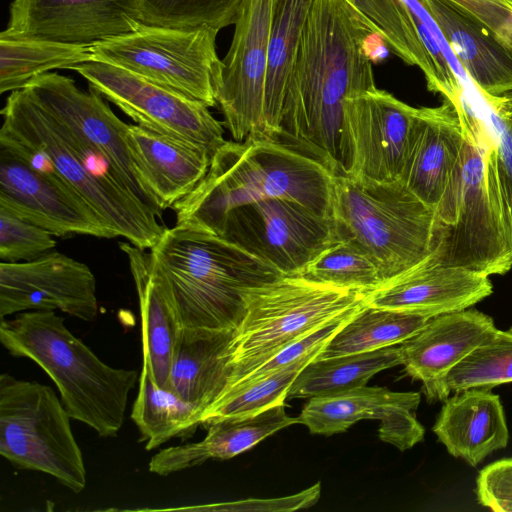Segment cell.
Instances as JSON below:
<instances>
[{"mask_svg":"<svg viewBox=\"0 0 512 512\" xmlns=\"http://www.w3.org/2000/svg\"><path fill=\"white\" fill-rule=\"evenodd\" d=\"M313 0H273L264 105V138L277 137L286 84Z\"/></svg>","mask_w":512,"mask_h":512,"instance_id":"cell-29","label":"cell"},{"mask_svg":"<svg viewBox=\"0 0 512 512\" xmlns=\"http://www.w3.org/2000/svg\"><path fill=\"white\" fill-rule=\"evenodd\" d=\"M418 108L377 87L344 103L341 175L360 181L398 180Z\"/></svg>","mask_w":512,"mask_h":512,"instance_id":"cell-14","label":"cell"},{"mask_svg":"<svg viewBox=\"0 0 512 512\" xmlns=\"http://www.w3.org/2000/svg\"><path fill=\"white\" fill-rule=\"evenodd\" d=\"M93 61L91 47L39 40L0 38V93L24 89L53 69Z\"/></svg>","mask_w":512,"mask_h":512,"instance_id":"cell-33","label":"cell"},{"mask_svg":"<svg viewBox=\"0 0 512 512\" xmlns=\"http://www.w3.org/2000/svg\"><path fill=\"white\" fill-rule=\"evenodd\" d=\"M490 108L496 142L488 148L486 165L496 186L502 219L512 243V92L484 100Z\"/></svg>","mask_w":512,"mask_h":512,"instance_id":"cell-39","label":"cell"},{"mask_svg":"<svg viewBox=\"0 0 512 512\" xmlns=\"http://www.w3.org/2000/svg\"><path fill=\"white\" fill-rule=\"evenodd\" d=\"M301 276L339 288L370 292L383 280L373 260L356 245L337 239L311 261Z\"/></svg>","mask_w":512,"mask_h":512,"instance_id":"cell-38","label":"cell"},{"mask_svg":"<svg viewBox=\"0 0 512 512\" xmlns=\"http://www.w3.org/2000/svg\"><path fill=\"white\" fill-rule=\"evenodd\" d=\"M0 150L55 175L82 195L118 236L151 249L165 231L154 210L117 176L106 158L45 110L25 89L1 110Z\"/></svg>","mask_w":512,"mask_h":512,"instance_id":"cell-2","label":"cell"},{"mask_svg":"<svg viewBox=\"0 0 512 512\" xmlns=\"http://www.w3.org/2000/svg\"><path fill=\"white\" fill-rule=\"evenodd\" d=\"M218 31L141 23L133 32L91 46L93 61L109 63L155 84L217 105L215 81L221 65Z\"/></svg>","mask_w":512,"mask_h":512,"instance_id":"cell-10","label":"cell"},{"mask_svg":"<svg viewBox=\"0 0 512 512\" xmlns=\"http://www.w3.org/2000/svg\"><path fill=\"white\" fill-rule=\"evenodd\" d=\"M141 23L139 0H13L0 38L91 47Z\"/></svg>","mask_w":512,"mask_h":512,"instance_id":"cell-16","label":"cell"},{"mask_svg":"<svg viewBox=\"0 0 512 512\" xmlns=\"http://www.w3.org/2000/svg\"><path fill=\"white\" fill-rule=\"evenodd\" d=\"M476 495L484 507L512 512V458L492 462L479 472Z\"/></svg>","mask_w":512,"mask_h":512,"instance_id":"cell-41","label":"cell"},{"mask_svg":"<svg viewBox=\"0 0 512 512\" xmlns=\"http://www.w3.org/2000/svg\"><path fill=\"white\" fill-rule=\"evenodd\" d=\"M420 401L419 392H396L365 385L309 398L298 419L311 434L325 436L344 432L363 419L378 420L379 439L405 451L421 442L425 435L416 417Z\"/></svg>","mask_w":512,"mask_h":512,"instance_id":"cell-19","label":"cell"},{"mask_svg":"<svg viewBox=\"0 0 512 512\" xmlns=\"http://www.w3.org/2000/svg\"><path fill=\"white\" fill-rule=\"evenodd\" d=\"M50 232L0 209V259L3 262L33 260L56 246Z\"/></svg>","mask_w":512,"mask_h":512,"instance_id":"cell-40","label":"cell"},{"mask_svg":"<svg viewBox=\"0 0 512 512\" xmlns=\"http://www.w3.org/2000/svg\"><path fill=\"white\" fill-rule=\"evenodd\" d=\"M377 28L346 0H313L275 140L342 174L345 101L376 88ZM382 40V39H381Z\"/></svg>","mask_w":512,"mask_h":512,"instance_id":"cell-1","label":"cell"},{"mask_svg":"<svg viewBox=\"0 0 512 512\" xmlns=\"http://www.w3.org/2000/svg\"><path fill=\"white\" fill-rule=\"evenodd\" d=\"M211 231L285 276L301 275L338 239L332 218L284 198H266L235 207Z\"/></svg>","mask_w":512,"mask_h":512,"instance_id":"cell-11","label":"cell"},{"mask_svg":"<svg viewBox=\"0 0 512 512\" xmlns=\"http://www.w3.org/2000/svg\"><path fill=\"white\" fill-rule=\"evenodd\" d=\"M510 3H512V0H508Z\"/></svg>","mask_w":512,"mask_h":512,"instance_id":"cell-43","label":"cell"},{"mask_svg":"<svg viewBox=\"0 0 512 512\" xmlns=\"http://www.w3.org/2000/svg\"><path fill=\"white\" fill-rule=\"evenodd\" d=\"M126 142L137 175L161 217L206 175L211 154L203 147L128 124Z\"/></svg>","mask_w":512,"mask_h":512,"instance_id":"cell-22","label":"cell"},{"mask_svg":"<svg viewBox=\"0 0 512 512\" xmlns=\"http://www.w3.org/2000/svg\"><path fill=\"white\" fill-rule=\"evenodd\" d=\"M378 30L388 49L424 74L427 88L435 93L437 77L415 22V11L405 0H346Z\"/></svg>","mask_w":512,"mask_h":512,"instance_id":"cell-34","label":"cell"},{"mask_svg":"<svg viewBox=\"0 0 512 512\" xmlns=\"http://www.w3.org/2000/svg\"><path fill=\"white\" fill-rule=\"evenodd\" d=\"M0 209L45 229L69 234L118 237L97 210L55 175L0 150Z\"/></svg>","mask_w":512,"mask_h":512,"instance_id":"cell-15","label":"cell"},{"mask_svg":"<svg viewBox=\"0 0 512 512\" xmlns=\"http://www.w3.org/2000/svg\"><path fill=\"white\" fill-rule=\"evenodd\" d=\"M464 135L456 108L447 100L418 108L398 180L431 207L439 202L462 149Z\"/></svg>","mask_w":512,"mask_h":512,"instance_id":"cell-24","label":"cell"},{"mask_svg":"<svg viewBox=\"0 0 512 512\" xmlns=\"http://www.w3.org/2000/svg\"><path fill=\"white\" fill-rule=\"evenodd\" d=\"M285 408L282 402L254 415L214 421L205 427L202 440L161 449L150 459L148 469L168 476L208 460L233 458L279 430L299 424L298 417L289 416Z\"/></svg>","mask_w":512,"mask_h":512,"instance_id":"cell-26","label":"cell"},{"mask_svg":"<svg viewBox=\"0 0 512 512\" xmlns=\"http://www.w3.org/2000/svg\"><path fill=\"white\" fill-rule=\"evenodd\" d=\"M474 15L512 50V3L508 0H452Z\"/></svg>","mask_w":512,"mask_h":512,"instance_id":"cell-42","label":"cell"},{"mask_svg":"<svg viewBox=\"0 0 512 512\" xmlns=\"http://www.w3.org/2000/svg\"><path fill=\"white\" fill-rule=\"evenodd\" d=\"M150 255L183 328L236 330L249 291L285 276L225 237L192 224L166 228Z\"/></svg>","mask_w":512,"mask_h":512,"instance_id":"cell-3","label":"cell"},{"mask_svg":"<svg viewBox=\"0 0 512 512\" xmlns=\"http://www.w3.org/2000/svg\"><path fill=\"white\" fill-rule=\"evenodd\" d=\"M334 174L326 165L280 141H226L211 157L204 178L172 209L177 224L212 230L231 209L266 199L299 202L332 218Z\"/></svg>","mask_w":512,"mask_h":512,"instance_id":"cell-4","label":"cell"},{"mask_svg":"<svg viewBox=\"0 0 512 512\" xmlns=\"http://www.w3.org/2000/svg\"><path fill=\"white\" fill-rule=\"evenodd\" d=\"M234 331L182 328L179 335L170 389L196 406L201 415L228 384L231 369L225 353Z\"/></svg>","mask_w":512,"mask_h":512,"instance_id":"cell-28","label":"cell"},{"mask_svg":"<svg viewBox=\"0 0 512 512\" xmlns=\"http://www.w3.org/2000/svg\"><path fill=\"white\" fill-rule=\"evenodd\" d=\"M71 70L139 126L195 143L211 156L226 142L221 123L198 100L105 62L89 61Z\"/></svg>","mask_w":512,"mask_h":512,"instance_id":"cell-12","label":"cell"},{"mask_svg":"<svg viewBox=\"0 0 512 512\" xmlns=\"http://www.w3.org/2000/svg\"><path fill=\"white\" fill-rule=\"evenodd\" d=\"M497 329L489 315L471 308L431 317L399 344L401 365L421 382L428 402H444L450 394L445 385L448 373Z\"/></svg>","mask_w":512,"mask_h":512,"instance_id":"cell-20","label":"cell"},{"mask_svg":"<svg viewBox=\"0 0 512 512\" xmlns=\"http://www.w3.org/2000/svg\"><path fill=\"white\" fill-rule=\"evenodd\" d=\"M485 100L512 92V50L452 0H416Z\"/></svg>","mask_w":512,"mask_h":512,"instance_id":"cell-23","label":"cell"},{"mask_svg":"<svg viewBox=\"0 0 512 512\" xmlns=\"http://www.w3.org/2000/svg\"><path fill=\"white\" fill-rule=\"evenodd\" d=\"M53 117L102 154L120 180L160 217L135 170L126 142L128 124L119 119L95 89L78 88L58 73L34 78L25 88Z\"/></svg>","mask_w":512,"mask_h":512,"instance_id":"cell-18","label":"cell"},{"mask_svg":"<svg viewBox=\"0 0 512 512\" xmlns=\"http://www.w3.org/2000/svg\"><path fill=\"white\" fill-rule=\"evenodd\" d=\"M512 382V328L497 329L455 367L445 379L448 391L487 389Z\"/></svg>","mask_w":512,"mask_h":512,"instance_id":"cell-36","label":"cell"},{"mask_svg":"<svg viewBox=\"0 0 512 512\" xmlns=\"http://www.w3.org/2000/svg\"><path fill=\"white\" fill-rule=\"evenodd\" d=\"M31 310H59L86 322L94 321L99 305L91 269L56 251L30 261H1V319Z\"/></svg>","mask_w":512,"mask_h":512,"instance_id":"cell-17","label":"cell"},{"mask_svg":"<svg viewBox=\"0 0 512 512\" xmlns=\"http://www.w3.org/2000/svg\"><path fill=\"white\" fill-rule=\"evenodd\" d=\"M427 259L368 292L365 304L431 318L471 308L491 295L489 276L465 268L434 265Z\"/></svg>","mask_w":512,"mask_h":512,"instance_id":"cell-21","label":"cell"},{"mask_svg":"<svg viewBox=\"0 0 512 512\" xmlns=\"http://www.w3.org/2000/svg\"><path fill=\"white\" fill-rule=\"evenodd\" d=\"M464 141L445 190L434 207L431 255L434 265L465 268L486 276L512 268L496 186L486 166L493 142L463 132Z\"/></svg>","mask_w":512,"mask_h":512,"instance_id":"cell-6","label":"cell"},{"mask_svg":"<svg viewBox=\"0 0 512 512\" xmlns=\"http://www.w3.org/2000/svg\"><path fill=\"white\" fill-rule=\"evenodd\" d=\"M273 0H245L221 60L215 98L232 138H264L265 87Z\"/></svg>","mask_w":512,"mask_h":512,"instance_id":"cell-13","label":"cell"},{"mask_svg":"<svg viewBox=\"0 0 512 512\" xmlns=\"http://www.w3.org/2000/svg\"><path fill=\"white\" fill-rule=\"evenodd\" d=\"M0 341L15 357L35 362L55 383L70 417L100 437H115L123 426L134 369L103 362L72 334L55 311L31 310L1 319Z\"/></svg>","mask_w":512,"mask_h":512,"instance_id":"cell-5","label":"cell"},{"mask_svg":"<svg viewBox=\"0 0 512 512\" xmlns=\"http://www.w3.org/2000/svg\"><path fill=\"white\" fill-rule=\"evenodd\" d=\"M70 419L50 386L0 375V455L16 468L48 474L79 493L86 486V468Z\"/></svg>","mask_w":512,"mask_h":512,"instance_id":"cell-9","label":"cell"},{"mask_svg":"<svg viewBox=\"0 0 512 512\" xmlns=\"http://www.w3.org/2000/svg\"><path fill=\"white\" fill-rule=\"evenodd\" d=\"M367 293L301 275L250 290L244 318L225 353L231 369L226 388L286 345L361 308Z\"/></svg>","mask_w":512,"mask_h":512,"instance_id":"cell-8","label":"cell"},{"mask_svg":"<svg viewBox=\"0 0 512 512\" xmlns=\"http://www.w3.org/2000/svg\"><path fill=\"white\" fill-rule=\"evenodd\" d=\"M126 254L139 301L142 364L153 382L170 389V376L177 341L183 328L177 311L156 277L150 253L135 245L121 243Z\"/></svg>","mask_w":512,"mask_h":512,"instance_id":"cell-27","label":"cell"},{"mask_svg":"<svg viewBox=\"0 0 512 512\" xmlns=\"http://www.w3.org/2000/svg\"><path fill=\"white\" fill-rule=\"evenodd\" d=\"M321 351H315L269 375L225 390L200 417V426L233 417L254 415L285 402L300 371Z\"/></svg>","mask_w":512,"mask_h":512,"instance_id":"cell-35","label":"cell"},{"mask_svg":"<svg viewBox=\"0 0 512 512\" xmlns=\"http://www.w3.org/2000/svg\"><path fill=\"white\" fill-rule=\"evenodd\" d=\"M200 415L196 406L172 389L157 386L142 364L131 419L146 442V450L156 449L175 437L187 440L200 426Z\"/></svg>","mask_w":512,"mask_h":512,"instance_id":"cell-31","label":"cell"},{"mask_svg":"<svg viewBox=\"0 0 512 512\" xmlns=\"http://www.w3.org/2000/svg\"><path fill=\"white\" fill-rule=\"evenodd\" d=\"M430 317L364 305L317 356L331 358L401 344L419 332Z\"/></svg>","mask_w":512,"mask_h":512,"instance_id":"cell-32","label":"cell"},{"mask_svg":"<svg viewBox=\"0 0 512 512\" xmlns=\"http://www.w3.org/2000/svg\"><path fill=\"white\" fill-rule=\"evenodd\" d=\"M432 430L450 455L473 467L509 441L500 398L487 389H467L448 397Z\"/></svg>","mask_w":512,"mask_h":512,"instance_id":"cell-25","label":"cell"},{"mask_svg":"<svg viewBox=\"0 0 512 512\" xmlns=\"http://www.w3.org/2000/svg\"><path fill=\"white\" fill-rule=\"evenodd\" d=\"M332 219L338 239L363 250L383 282L431 255L434 208L400 180L371 182L335 175Z\"/></svg>","mask_w":512,"mask_h":512,"instance_id":"cell-7","label":"cell"},{"mask_svg":"<svg viewBox=\"0 0 512 512\" xmlns=\"http://www.w3.org/2000/svg\"><path fill=\"white\" fill-rule=\"evenodd\" d=\"M245 0H139L141 22L177 29L235 24Z\"/></svg>","mask_w":512,"mask_h":512,"instance_id":"cell-37","label":"cell"},{"mask_svg":"<svg viewBox=\"0 0 512 512\" xmlns=\"http://www.w3.org/2000/svg\"><path fill=\"white\" fill-rule=\"evenodd\" d=\"M401 365L398 346L311 360L294 380L287 399L325 396L365 386L378 372Z\"/></svg>","mask_w":512,"mask_h":512,"instance_id":"cell-30","label":"cell"}]
</instances>
